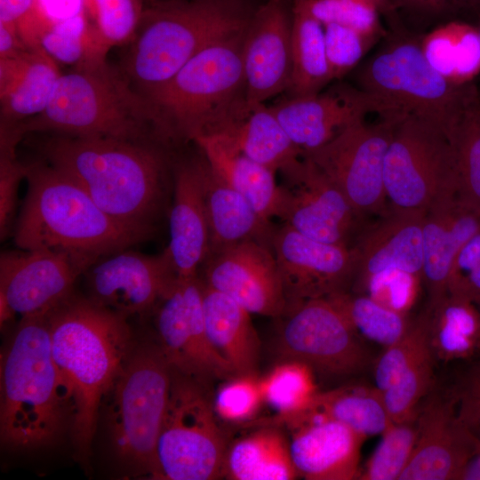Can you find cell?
I'll use <instances>...</instances> for the list:
<instances>
[{"label":"cell","instance_id":"ab89813d","mask_svg":"<svg viewBox=\"0 0 480 480\" xmlns=\"http://www.w3.org/2000/svg\"><path fill=\"white\" fill-rule=\"evenodd\" d=\"M41 47L55 61L76 66L83 61L106 57L87 12L53 24L42 36Z\"/></svg>","mask_w":480,"mask_h":480},{"label":"cell","instance_id":"83f0119b","mask_svg":"<svg viewBox=\"0 0 480 480\" xmlns=\"http://www.w3.org/2000/svg\"><path fill=\"white\" fill-rule=\"evenodd\" d=\"M193 142L212 169L262 217L281 218L284 196L276 172L245 156L224 134L199 137Z\"/></svg>","mask_w":480,"mask_h":480},{"label":"cell","instance_id":"30bf717a","mask_svg":"<svg viewBox=\"0 0 480 480\" xmlns=\"http://www.w3.org/2000/svg\"><path fill=\"white\" fill-rule=\"evenodd\" d=\"M389 208L425 214L459 196L456 153L440 125L411 114L395 123L383 171Z\"/></svg>","mask_w":480,"mask_h":480},{"label":"cell","instance_id":"f35d334b","mask_svg":"<svg viewBox=\"0 0 480 480\" xmlns=\"http://www.w3.org/2000/svg\"><path fill=\"white\" fill-rule=\"evenodd\" d=\"M458 172L459 197L480 211V95L452 132Z\"/></svg>","mask_w":480,"mask_h":480},{"label":"cell","instance_id":"ffe728a7","mask_svg":"<svg viewBox=\"0 0 480 480\" xmlns=\"http://www.w3.org/2000/svg\"><path fill=\"white\" fill-rule=\"evenodd\" d=\"M201 269L206 285L249 313L275 318L284 314L287 302L272 250L244 242L209 254Z\"/></svg>","mask_w":480,"mask_h":480},{"label":"cell","instance_id":"836d02e7","mask_svg":"<svg viewBox=\"0 0 480 480\" xmlns=\"http://www.w3.org/2000/svg\"><path fill=\"white\" fill-rule=\"evenodd\" d=\"M316 415L342 423L365 437L382 435L394 422L383 393L376 387L348 385L319 391L311 405L295 416Z\"/></svg>","mask_w":480,"mask_h":480},{"label":"cell","instance_id":"5bb4252c","mask_svg":"<svg viewBox=\"0 0 480 480\" xmlns=\"http://www.w3.org/2000/svg\"><path fill=\"white\" fill-rule=\"evenodd\" d=\"M155 307L158 345L173 370L208 385L236 374L208 337L198 276L177 279Z\"/></svg>","mask_w":480,"mask_h":480},{"label":"cell","instance_id":"f1b7e54d","mask_svg":"<svg viewBox=\"0 0 480 480\" xmlns=\"http://www.w3.org/2000/svg\"><path fill=\"white\" fill-rule=\"evenodd\" d=\"M228 443L223 476L231 480H292L299 477L287 431L269 420Z\"/></svg>","mask_w":480,"mask_h":480},{"label":"cell","instance_id":"f5cc1de1","mask_svg":"<svg viewBox=\"0 0 480 480\" xmlns=\"http://www.w3.org/2000/svg\"><path fill=\"white\" fill-rule=\"evenodd\" d=\"M480 265V230L474 234L459 250L448 278V293L465 276Z\"/></svg>","mask_w":480,"mask_h":480},{"label":"cell","instance_id":"f546056e","mask_svg":"<svg viewBox=\"0 0 480 480\" xmlns=\"http://www.w3.org/2000/svg\"><path fill=\"white\" fill-rule=\"evenodd\" d=\"M203 305L206 331L213 348L236 374L257 373L260 341L251 313L204 282Z\"/></svg>","mask_w":480,"mask_h":480},{"label":"cell","instance_id":"6125c7cd","mask_svg":"<svg viewBox=\"0 0 480 480\" xmlns=\"http://www.w3.org/2000/svg\"><path fill=\"white\" fill-rule=\"evenodd\" d=\"M478 308H479V309H480V306H479Z\"/></svg>","mask_w":480,"mask_h":480},{"label":"cell","instance_id":"52a82bcc","mask_svg":"<svg viewBox=\"0 0 480 480\" xmlns=\"http://www.w3.org/2000/svg\"><path fill=\"white\" fill-rule=\"evenodd\" d=\"M172 369L158 344L134 345L99 410L110 461L124 478L150 476L165 415Z\"/></svg>","mask_w":480,"mask_h":480},{"label":"cell","instance_id":"e575fe53","mask_svg":"<svg viewBox=\"0 0 480 480\" xmlns=\"http://www.w3.org/2000/svg\"><path fill=\"white\" fill-rule=\"evenodd\" d=\"M431 353L444 361L468 358L480 349V309L472 301L448 295L427 311Z\"/></svg>","mask_w":480,"mask_h":480},{"label":"cell","instance_id":"4dcf8cb0","mask_svg":"<svg viewBox=\"0 0 480 480\" xmlns=\"http://www.w3.org/2000/svg\"><path fill=\"white\" fill-rule=\"evenodd\" d=\"M41 47L29 48L12 78L0 87L1 122L16 124L42 113L61 75Z\"/></svg>","mask_w":480,"mask_h":480},{"label":"cell","instance_id":"603a6c76","mask_svg":"<svg viewBox=\"0 0 480 480\" xmlns=\"http://www.w3.org/2000/svg\"><path fill=\"white\" fill-rule=\"evenodd\" d=\"M428 398L418 411L417 441L399 480H458L476 452L471 438L457 419L451 393Z\"/></svg>","mask_w":480,"mask_h":480},{"label":"cell","instance_id":"2e32d148","mask_svg":"<svg viewBox=\"0 0 480 480\" xmlns=\"http://www.w3.org/2000/svg\"><path fill=\"white\" fill-rule=\"evenodd\" d=\"M279 172L284 223L310 238L351 247L362 219L340 188L304 156Z\"/></svg>","mask_w":480,"mask_h":480},{"label":"cell","instance_id":"91938a15","mask_svg":"<svg viewBox=\"0 0 480 480\" xmlns=\"http://www.w3.org/2000/svg\"><path fill=\"white\" fill-rule=\"evenodd\" d=\"M371 4L374 5L380 15L387 20L390 19L391 10H390V1L389 0H365Z\"/></svg>","mask_w":480,"mask_h":480},{"label":"cell","instance_id":"b9f144b4","mask_svg":"<svg viewBox=\"0 0 480 480\" xmlns=\"http://www.w3.org/2000/svg\"><path fill=\"white\" fill-rule=\"evenodd\" d=\"M388 27L424 34L448 21L464 20L480 0H389Z\"/></svg>","mask_w":480,"mask_h":480},{"label":"cell","instance_id":"ee69618b","mask_svg":"<svg viewBox=\"0 0 480 480\" xmlns=\"http://www.w3.org/2000/svg\"><path fill=\"white\" fill-rule=\"evenodd\" d=\"M85 8L101 47L128 44L144 9L142 0H85Z\"/></svg>","mask_w":480,"mask_h":480},{"label":"cell","instance_id":"9c48e42d","mask_svg":"<svg viewBox=\"0 0 480 480\" xmlns=\"http://www.w3.org/2000/svg\"><path fill=\"white\" fill-rule=\"evenodd\" d=\"M421 35L389 28L379 48L358 68L356 86L400 113L433 122L449 135L479 96L474 83H451L428 63Z\"/></svg>","mask_w":480,"mask_h":480},{"label":"cell","instance_id":"60d3db41","mask_svg":"<svg viewBox=\"0 0 480 480\" xmlns=\"http://www.w3.org/2000/svg\"><path fill=\"white\" fill-rule=\"evenodd\" d=\"M374 452L360 469L357 479L399 480L417 441L416 419L393 423L382 435Z\"/></svg>","mask_w":480,"mask_h":480},{"label":"cell","instance_id":"7bdbcfd3","mask_svg":"<svg viewBox=\"0 0 480 480\" xmlns=\"http://www.w3.org/2000/svg\"><path fill=\"white\" fill-rule=\"evenodd\" d=\"M434 356L425 353L407 368L385 391L383 399L391 420L402 423L415 420L418 404L430 391L434 379Z\"/></svg>","mask_w":480,"mask_h":480},{"label":"cell","instance_id":"4fadbf2b","mask_svg":"<svg viewBox=\"0 0 480 480\" xmlns=\"http://www.w3.org/2000/svg\"><path fill=\"white\" fill-rule=\"evenodd\" d=\"M277 338L281 359L308 365L326 377H348L361 372L368 354L358 334L327 299H310L289 307Z\"/></svg>","mask_w":480,"mask_h":480},{"label":"cell","instance_id":"277c9868","mask_svg":"<svg viewBox=\"0 0 480 480\" xmlns=\"http://www.w3.org/2000/svg\"><path fill=\"white\" fill-rule=\"evenodd\" d=\"M26 179L28 192L13 232L19 249L63 252L92 266L153 233L115 220L47 163L27 165Z\"/></svg>","mask_w":480,"mask_h":480},{"label":"cell","instance_id":"3957f363","mask_svg":"<svg viewBox=\"0 0 480 480\" xmlns=\"http://www.w3.org/2000/svg\"><path fill=\"white\" fill-rule=\"evenodd\" d=\"M0 440L15 452L51 448L73 425V403L52 353L46 316L20 318L1 354Z\"/></svg>","mask_w":480,"mask_h":480},{"label":"cell","instance_id":"f6af8a7d","mask_svg":"<svg viewBox=\"0 0 480 480\" xmlns=\"http://www.w3.org/2000/svg\"><path fill=\"white\" fill-rule=\"evenodd\" d=\"M386 348L374 370L376 388L381 392L390 387L416 360L430 350L428 314L410 322L404 333Z\"/></svg>","mask_w":480,"mask_h":480},{"label":"cell","instance_id":"7dc6e473","mask_svg":"<svg viewBox=\"0 0 480 480\" xmlns=\"http://www.w3.org/2000/svg\"><path fill=\"white\" fill-rule=\"evenodd\" d=\"M300 1L324 26L338 24L377 39H382L388 32L382 27L378 9L365 0Z\"/></svg>","mask_w":480,"mask_h":480},{"label":"cell","instance_id":"94428289","mask_svg":"<svg viewBox=\"0 0 480 480\" xmlns=\"http://www.w3.org/2000/svg\"><path fill=\"white\" fill-rule=\"evenodd\" d=\"M464 20L473 24L477 29L480 36V2L471 10ZM478 90L480 94V84L478 86Z\"/></svg>","mask_w":480,"mask_h":480},{"label":"cell","instance_id":"e0dca14e","mask_svg":"<svg viewBox=\"0 0 480 480\" xmlns=\"http://www.w3.org/2000/svg\"><path fill=\"white\" fill-rule=\"evenodd\" d=\"M90 266L63 252H4L0 256V298L13 316H46L73 294L76 278Z\"/></svg>","mask_w":480,"mask_h":480},{"label":"cell","instance_id":"6da1fadb","mask_svg":"<svg viewBox=\"0 0 480 480\" xmlns=\"http://www.w3.org/2000/svg\"><path fill=\"white\" fill-rule=\"evenodd\" d=\"M161 144L52 133L37 148L109 216L153 231L162 211L168 159Z\"/></svg>","mask_w":480,"mask_h":480},{"label":"cell","instance_id":"1f68e13d","mask_svg":"<svg viewBox=\"0 0 480 480\" xmlns=\"http://www.w3.org/2000/svg\"><path fill=\"white\" fill-rule=\"evenodd\" d=\"M221 134L245 156L276 173L301 157L300 148L264 103L248 105L242 118Z\"/></svg>","mask_w":480,"mask_h":480},{"label":"cell","instance_id":"44dd1931","mask_svg":"<svg viewBox=\"0 0 480 480\" xmlns=\"http://www.w3.org/2000/svg\"><path fill=\"white\" fill-rule=\"evenodd\" d=\"M292 7L285 0H268L250 17L242 62L248 105L288 92L292 77Z\"/></svg>","mask_w":480,"mask_h":480},{"label":"cell","instance_id":"11a10c76","mask_svg":"<svg viewBox=\"0 0 480 480\" xmlns=\"http://www.w3.org/2000/svg\"><path fill=\"white\" fill-rule=\"evenodd\" d=\"M36 0H0V22L16 25L36 5Z\"/></svg>","mask_w":480,"mask_h":480},{"label":"cell","instance_id":"d6986e66","mask_svg":"<svg viewBox=\"0 0 480 480\" xmlns=\"http://www.w3.org/2000/svg\"><path fill=\"white\" fill-rule=\"evenodd\" d=\"M84 274L88 298L126 316L153 308L177 280L164 252L152 256L128 248L99 260Z\"/></svg>","mask_w":480,"mask_h":480},{"label":"cell","instance_id":"cb8c5ba5","mask_svg":"<svg viewBox=\"0 0 480 480\" xmlns=\"http://www.w3.org/2000/svg\"><path fill=\"white\" fill-rule=\"evenodd\" d=\"M287 429L293 464L308 480L358 477L365 436L336 420L302 415L281 423Z\"/></svg>","mask_w":480,"mask_h":480},{"label":"cell","instance_id":"74e56055","mask_svg":"<svg viewBox=\"0 0 480 480\" xmlns=\"http://www.w3.org/2000/svg\"><path fill=\"white\" fill-rule=\"evenodd\" d=\"M327 299L357 334L386 348L396 341L410 324L405 314L380 304L367 294L345 292Z\"/></svg>","mask_w":480,"mask_h":480},{"label":"cell","instance_id":"db71d44e","mask_svg":"<svg viewBox=\"0 0 480 480\" xmlns=\"http://www.w3.org/2000/svg\"><path fill=\"white\" fill-rule=\"evenodd\" d=\"M36 6L52 26L86 11L85 0H36Z\"/></svg>","mask_w":480,"mask_h":480},{"label":"cell","instance_id":"c3c4849f","mask_svg":"<svg viewBox=\"0 0 480 480\" xmlns=\"http://www.w3.org/2000/svg\"><path fill=\"white\" fill-rule=\"evenodd\" d=\"M23 135L12 124L1 123L0 140V236L9 233L15 213L19 184L26 178L27 164L18 161L16 147Z\"/></svg>","mask_w":480,"mask_h":480},{"label":"cell","instance_id":"8fae6325","mask_svg":"<svg viewBox=\"0 0 480 480\" xmlns=\"http://www.w3.org/2000/svg\"><path fill=\"white\" fill-rule=\"evenodd\" d=\"M209 386L172 369L153 479L213 480L223 476L229 440L215 413Z\"/></svg>","mask_w":480,"mask_h":480},{"label":"cell","instance_id":"484cf974","mask_svg":"<svg viewBox=\"0 0 480 480\" xmlns=\"http://www.w3.org/2000/svg\"><path fill=\"white\" fill-rule=\"evenodd\" d=\"M480 230V211L459 196L433 205L423 218L421 279L428 295V310L448 296V278L460 247Z\"/></svg>","mask_w":480,"mask_h":480},{"label":"cell","instance_id":"5b68a950","mask_svg":"<svg viewBox=\"0 0 480 480\" xmlns=\"http://www.w3.org/2000/svg\"><path fill=\"white\" fill-rule=\"evenodd\" d=\"M13 124L23 136L51 132L165 146L149 100L106 57L86 60L61 74L45 109Z\"/></svg>","mask_w":480,"mask_h":480},{"label":"cell","instance_id":"9f6ffc18","mask_svg":"<svg viewBox=\"0 0 480 480\" xmlns=\"http://www.w3.org/2000/svg\"><path fill=\"white\" fill-rule=\"evenodd\" d=\"M28 49L13 24L0 22V58L12 57Z\"/></svg>","mask_w":480,"mask_h":480},{"label":"cell","instance_id":"d4e9b609","mask_svg":"<svg viewBox=\"0 0 480 480\" xmlns=\"http://www.w3.org/2000/svg\"><path fill=\"white\" fill-rule=\"evenodd\" d=\"M424 215L389 208L376 225L359 236L354 245L357 253L354 292H359L371 277L388 270L421 279Z\"/></svg>","mask_w":480,"mask_h":480},{"label":"cell","instance_id":"816d5d0a","mask_svg":"<svg viewBox=\"0 0 480 480\" xmlns=\"http://www.w3.org/2000/svg\"><path fill=\"white\" fill-rule=\"evenodd\" d=\"M418 276L388 270L371 277L357 293L367 294L380 304L405 314L415 295Z\"/></svg>","mask_w":480,"mask_h":480},{"label":"cell","instance_id":"7402d4cb","mask_svg":"<svg viewBox=\"0 0 480 480\" xmlns=\"http://www.w3.org/2000/svg\"><path fill=\"white\" fill-rule=\"evenodd\" d=\"M204 166L205 158L199 149L198 154L180 159L173 165L170 241L164 252L180 280L197 276L209 252Z\"/></svg>","mask_w":480,"mask_h":480},{"label":"cell","instance_id":"7c38bea8","mask_svg":"<svg viewBox=\"0 0 480 480\" xmlns=\"http://www.w3.org/2000/svg\"><path fill=\"white\" fill-rule=\"evenodd\" d=\"M399 116L381 115L373 124L358 121L322 147L301 155L340 188L361 219L382 216L389 209L384 160Z\"/></svg>","mask_w":480,"mask_h":480},{"label":"cell","instance_id":"681fc988","mask_svg":"<svg viewBox=\"0 0 480 480\" xmlns=\"http://www.w3.org/2000/svg\"><path fill=\"white\" fill-rule=\"evenodd\" d=\"M324 28L326 58L332 81L340 80L356 68L378 40L338 24H327Z\"/></svg>","mask_w":480,"mask_h":480},{"label":"cell","instance_id":"d6a6232c","mask_svg":"<svg viewBox=\"0 0 480 480\" xmlns=\"http://www.w3.org/2000/svg\"><path fill=\"white\" fill-rule=\"evenodd\" d=\"M420 42L428 63L451 83H474L480 75V36L470 22L443 23L422 34Z\"/></svg>","mask_w":480,"mask_h":480},{"label":"cell","instance_id":"f907efd6","mask_svg":"<svg viewBox=\"0 0 480 480\" xmlns=\"http://www.w3.org/2000/svg\"><path fill=\"white\" fill-rule=\"evenodd\" d=\"M456 416L480 453V363L472 365L450 391Z\"/></svg>","mask_w":480,"mask_h":480},{"label":"cell","instance_id":"d590c367","mask_svg":"<svg viewBox=\"0 0 480 480\" xmlns=\"http://www.w3.org/2000/svg\"><path fill=\"white\" fill-rule=\"evenodd\" d=\"M292 77L289 96L320 92L332 81L325 52L324 25L300 3L292 5Z\"/></svg>","mask_w":480,"mask_h":480},{"label":"cell","instance_id":"ba28073f","mask_svg":"<svg viewBox=\"0 0 480 480\" xmlns=\"http://www.w3.org/2000/svg\"><path fill=\"white\" fill-rule=\"evenodd\" d=\"M252 14L236 0H167L144 7L123 68L148 97L214 42L245 28Z\"/></svg>","mask_w":480,"mask_h":480},{"label":"cell","instance_id":"7a4b0ae2","mask_svg":"<svg viewBox=\"0 0 480 480\" xmlns=\"http://www.w3.org/2000/svg\"><path fill=\"white\" fill-rule=\"evenodd\" d=\"M46 316L52 357L73 403L75 458L87 469L102 397L134 346L127 316L74 294Z\"/></svg>","mask_w":480,"mask_h":480},{"label":"cell","instance_id":"680465c9","mask_svg":"<svg viewBox=\"0 0 480 480\" xmlns=\"http://www.w3.org/2000/svg\"><path fill=\"white\" fill-rule=\"evenodd\" d=\"M458 480H480V453H475L467 461Z\"/></svg>","mask_w":480,"mask_h":480},{"label":"cell","instance_id":"ac0fdd59","mask_svg":"<svg viewBox=\"0 0 480 480\" xmlns=\"http://www.w3.org/2000/svg\"><path fill=\"white\" fill-rule=\"evenodd\" d=\"M269 108L302 154L326 144L368 114L398 112L357 86L344 83L313 95L289 96Z\"/></svg>","mask_w":480,"mask_h":480},{"label":"cell","instance_id":"8992f818","mask_svg":"<svg viewBox=\"0 0 480 480\" xmlns=\"http://www.w3.org/2000/svg\"><path fill=\"white\" fill-rule=\"evenodd\" d=\"M245 28L208 45L147 97L166 146L224 133L244 115Z\"/></svg>","mask_w":480,"mask_h":480},{"label":"cell","instance_id":"4316f807","mask_svg":"<svg viewBox=\"0 0 480 480\" xmlns=\"http://www.w3.org/2000/svg\"><path fill=\"white\" fill-rule=\"evenodd\" d=\"M204 203L209 231L208 255L244 242H255L273 251L277 228L228 185L206 158Z\"/></svg>","mask_w":480,"mask_h":480},{"label":"cell","instance_id":"6f0895ef","mask_svg":"<svg viewBox=\"0 0 480 480\" xmlns=\"http://www.w3.org/2000/svg\"><path fill=\"white\" fill-rule=\"evenodd\" d=\"M448 295L460 297L480 306V265L465 276Z\"/></svg>","mask_w":480,"mask_h":480},{"label":"cell","instance_id":"8d00e7d4","mask_svg":"<svg viewBox=\"0 0 480 480\" xmlns=\"http://www.w3.org/2000/svg\"><path fill=\"white\" fill-rule=\"evenodd\" d=\"M264 404L274 412L275 423L292 419L305 412L319 392L315 372L306 364L281 359L260 378Z\"/></svg>","mask_w":480,"mask_h":480},{"label":"cell","instance_id":"9a60e30c","mask_svg":"<svg viewBox=\"0 0 480 480\" xmlns=\"http://www.w3.org/2000/svg\"><path fill=\"white\" fill-rule=\"evenodd\" d=\"M273 252L287 308L299 302L348 292L357 267L355 246L310 238L288 224L277 227Z\"/></svg>","mask_w":480,"mask_h":480},{"label":"cell","instance_id":"bcb514c9","mask_svg":"<svg viewBox=\"0 0 480 480\" xmlns=\"http://www.w3.org/2000/svg\"><path fill=\"white\" fill-rule=\"evenodd\" d=\"M222 381L212 396L218 418L235 425L252 421L264 404L260 377L257 373L235 374Z\"/></svg>","mask_w":480,"mask_h":480}]
</instances>
